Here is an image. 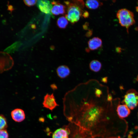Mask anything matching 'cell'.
Masks as SVG:
<instances>
[{"label":"cell","mask_w":138,"mask_h":138,"mask_svg":"<svg viewBox=\"0 0 138 138\" xmlns=\"http://www.w3.org/2000/svg\"><path fill=\"white\" fill-rule=\"evenodd\" d=\"M52 7L51 10L52 14L55 15L63 14L65 13L66 7L59 3L53 1L51 2Z\"/></svg>","instance_id":"obj_7"},{"label":"cell","mask_w":138,"mask_h":138,"mask_svg":"<svg viewBox=\"0 0 138 138\" xmlns=\"http://www.w3.org/2000/svg\"><path fill=\"white\" fill-rule=\"evenodd\" d=\"M107 77H105L102 78L101 81L104 83H107Z\"/></svg>","instance_id":"obj_22"},{"label":"cell","mask_w":138,"mask_h":138,"mask_svg":"<svg viewBox=\"0 0 138 138\" xmlns=\"http://www.w3.org/2000/svg\"><path fill=\"white\" fill-rule=\"evenodd\" d=\"M89 67L90 70L95 72H99L102 67L101 63L97 60H93L91 61L89 64Z\"/></svg>","instance_id":"obj_15"},{"label":"cell","mask_w":138,"mask_h":138,"mask_svg":"<svg viewBox=\"0 0 138 138\" xmlns=\"http://www.w3.org/2000/svg\"><path fill=\"white\" fill-rule=\"evenodd\" d=\"M8 127L7 120L3 114H0V130L6 129Z\"/></svg>","instance_id":"obj_17"},{"label":"cell","mask_w":138,"mask_h":138,"mask_svg":"<svg viewBox=\"0 0 138 138\" xmlns=\"http://www.w3.org/2000/svg\"><path fill=\"white\" fill-rule=\"evenodd\" d=\"M109 90L106 86L92 79L78 84L63 98L64 104L70 109L68 119L92 137L106 136V112L112 99Z\"/></svg>","instance_id":"obj_1"},{"label":"cell","mask_w":138,"mask_h":138,"mask_svg":"<svg viewBox=\"0 0 138 138\" xmlns=\"http://www.w3.org/2000/svg\"><path fill=\"white\" fill-rule=\"evenodd\" d=\"M24 2L25 4L29 6H32L35 5L36 2L37 0H24Z\"/></svg>","instance_id":"obj_19"},{"label":"cell","mask_w":138,"mask_h":138,"mask_svg":"<svg viewBox=\"0 0 138 138\" xmlns=\"http://www.w3.org/2000/svg\"><path fill=\"white\" fill-rule=\"evenodd\" d=\"M70 133V130L67 127L59 128L53 133L52 138H69Z\"/></svg>","instance_id":"obj_10"},{"label":"cell","mask_w":138,"mask_h":138,"mask_svg":"<svg viewBox=\"0 0 138 138\" xmlns=\"http://www.w3.org/2000/svg\"><path fill=\"white\" fill-rule=\"evenodd\" d=\"M9 134L6 129L0 130V138H8Z\"/></svg>","instance_id":"obj_18"},{"label":"cell","mask_w":138,"mask_h":138,"mask_svg":"<svg viewBox=\"0 0 138 138\" xmlns=\"http://www.w3.org/2000/svg\"><path fill=\"white\" fill-rule=\"evenodd\" d=\"M101 40L98 37H94L89 40L88 42V49L89 50L97 49L102 45Z\"/></svg>","instance_id":"obj_11"},{"label":"cell","mask_w":138,"mask_h":138,"mask_svg":"<svg viewBox=\"0 0 138 138\" xmlns=\"http://www.w3.org/2000/svg\"><path fill=\"white\" fill-rule=\"evenodd\" d=\"M37 4L38 8L41 12L46 14L50 13L52 5L50 3V1L47 0H38Z\"/></svg>","instance_id":"obj_8"},{"label":"cell","mask_w":138,"mask_h":138,"mask_svg":"<svg viewBox=\"0 0 138 138\" xmlns=\"http://www.w3.org/2000/svg\"><path fill=\"white\" fill-rule=\"evenodd\" d=\"M11 116L13 120L17 122H21L25 118L24 111L20 108H16L13 110L11 112Z\"/></svg>","instance_id":"obj_9"},{"label":"cell","mask_w":138,"mask_h":138,"mask_svg":"<svg viewBox=\"0 0 138 138\" xmlns=\"http://www.w3.org/2000/svg\"><path fill=\"white\" fill-rule=\"evenodd\" d=\"M65 3L68 6L65 17L72 24H74L79 20L82 15V9L74 2L72 3L66 1Z\"/></svg>","instance_id":"obj_2"},{"label":"cell","mask_w":138,"mask_h":138,"mask_svg":"<svg viewBox=\"0 0 138 138\" xmlns=\"http://www.w3.org/2000/svg\"><path fill=\"white\" fill-rule=\"evenodd\" d=\"M56 73L59 77L64 79L66 78L69 75L70 71L67 66L62 65L59 66L57 68Z\"/></svg>","instance_id":"obj_12"},{"label":"cell","mask_w":138,"mask_h":138,"mask_svg":"<svg viewBox=\"0 0 138 138\" xmlns=\"http://www.w3.org/2000/svg\"><path fill=\"white\" fill-rule=\"evenodd\" d=\"M42 104L44 107L51 111L59 106L56 102L53 93L46 94L44 97Z\"/></svg>","instance_id":"obj_6"},{"label":"cell","mask_w":138,"mask_h":138,"mask_svg":"<svg viewBox=\"0 0 138 138\" xmlns=\"http://www.w3.org/2000/svg\"><path fill=\"white\" fill-rule=\"evenodd\" d=\"M117 111L119 117L123 118L127 117L130 114V109L125 105H119L117 106Z\"/></svg>","instance_id":"obj_13"},{"label":"cell","mask_w":138,"mask_h":138,"mask_svg":"<svg viewBox=\"0 0 138 138\" xmlns=\"http://www.w3.org/2000/svg\"><path fill=\"white\" fill-rule=\"evenodd\" d=\"M122 102L130 109H134L138 105V93L133 89L128 90L124 97Z\"/></svg>","instance_id":"obj_4"},{"label":"cell","mask_w":138,"mask_h":138,"mask_svg":"<svg viewBox=\"0 0 138 138\" xmlns=\"http://www.w3.org/2000/svg\"><path fill=\"white\" fill-rule=\"evenodd\" d=\"M137 80H138V77H137Z\"/></svg>","instance_id":"obj_24"},{"label":"cell","mask_w":138,"mask_h":138,"mask_svg":"<svg viewBox=\"0 0 138 138\" xmlns=\"http://www.w3.org/2000/svg\"><path fill=\"white\" fill-rule=\"evenodd\" d=\"M137 138H138V137H137Z\"/></svg>","instance_id":"obj_25"},{"label":"cell","mask_w":138,"mask_h":138,"mask_svg":"<svg viewBox=\"0 0 138 138\" xmlns=\"http://www.w3.org/2000/svg\"><path fill=\"white\" fill-rule=\"evenodd\" d=\"M82 16L85 18H87L89 16V13L87 11H85L83 13Z\"/></svg>","instance_id":"obj_20"},{"label":"cell","mask_w":138,"mask_h":138,"mask_svg":"<svg viewBox=\"0 0 138 138\" xmlns=\"http://www.w3.org/2000/svg\"><path fill=\"white\" fill-rule=\"evenodd\" d=\"M68 24L67 20L66 17L63 16L60 17L58 19L57 24V26L60 28H65Z\"/></svg>","instance_id":"obj_16"},{"label":"cell","mask_w":138,"mask_h":138,"mask_svg":"<svg viewBox=\"0 0 138 138\" xmlns=\"http://www.w3.org/2000/svg\"><path fill=\"white\" fill-rule=\"evenodd\" d=\"M102 5L101 2L98 1L94 0L87 1L85 3L86 7L87 8L91 9H97Z\"/></svg>","instance_id":"obj_14"},{"label":"cell","mask_w":138,"mask_h":138,"mask_svg":"<svg viewBox=\"0 0 138 138\" xmlns=\"http://www.w3.org/2000/svg\"><path fill=\"white\" fill-rule=\"evenodd\" d=\"M88 23H86L83 25V28L85 30H87V29L88 28Z\"/></svg>","instance_id":"obj_23"},{"label":"cell","mask_w":138,"mask_h":138,"mask_svg":"<svg viewBox=\"0 0 138 138\" xmlns=\"http://www.w3.org/2000/svg\"><path fill=\"white\" fill-rule=\"evenodd\" d=\"M14 64L13 59L8 53L0 52V73L10 69Z\"/></svg>","instance_id":"obj_5"},{"label":"cell","mask_w":138,"mask_h":138,"mask_svg":"<svg viewBox=\"0 0 138 138\" xmlns=\"http://www.w3.org/2000/svg\"><path fill=\"white\" fill-rule=\"evenodd\" d=\"M117 16L120 24L126 28L130 27L134 22L132 13L125 9H121L119 10Z\"/></svg>","instance_id":"obj_3"},{"label":"cell","mask_w":138,"mask_h":138,"mask_svg":"<svg viewBox=\"0 0 138 138\" xmlns=\"http://www.w3.org/2000/svg\"><path fill=\"white\" fill-rule=\"evenodd\" d=\"M92 31L90 30H89L86 34V36L87 37H90L92 34Z\"/></svg>","instance_id":"obj_21"}]
</instances>
